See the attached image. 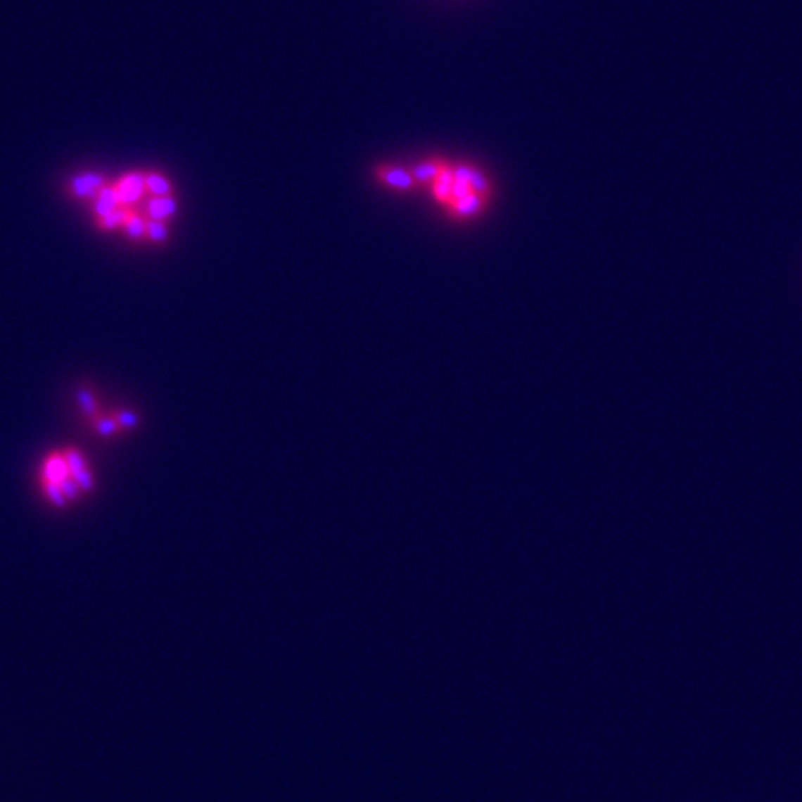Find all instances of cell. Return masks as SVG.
<instances>
[{
	"instance_id": "1",
	"label": "cell",
	"mask_w": 802,
	"mask_h": 802,
	"mask_svg": "<svg viewBox=\"0 0 802 802\" xmlns=\"http://www.w3.org/2000/svg\"><path fill=\"white\" fill-rule=\"evenodd\" d=\"M115 191H117L119 203L121 206H132L134 203H138L141 197L147 193L145 188V175L141 171H130L127 175H123L117 182H113Z\"/></svg>"
},
{
	"instance_id": "2",
	"label": "cell",
	"mask_w": 802,
	"mask_h": 802,
	"mask_svg": "<svg viewBox=\"0 0 802 802\" xmlns=\"http://www.w3.org/2000/svg\"><path fill=\"white\" fill-rule=\"evenodd\" d=\"M106 186V179L101 173H93V171H86L80 175H75L69 184H67V191L71 193L75 199H95L98 191L103 190Z\"/></svg>"
},
{
	"instance_id": "3",
	"label": "cell",
	"mask_w": 802,
	"mask_h": 802,
	"mask_svg": "<svg viewBox=\"0 0 802 802\" xmlns=\"http://www.w3.org/2000/svg\"><path fill=\"white\" fill-rule=\"evenodd\" d=\"M69 476L71 473H69L63 453H52V455H49V459L45 461V466H43V479H45V483L60 485V481L69 478Z\"/></svg>"
},
{
	"instance_id": "4",
	"label": "cell",
	"mask_w": 802,
	"mask_h": 802,
	"mask_svg": "<svg viewBox=\"0 0 802 802\" xmlns=\"http://www.w3.org/2000/svg\"><path fill=\"white\" fill-rule=\"evenodd\" d=\"M177 212V200L173 196L165 197H151L147 200V214L149 219L155 222H165L167 217H171Z\"/></svg>"
},
{
	"instance_id": "5",
	"label": "cell",
	"mask_w": 802,
	"mask_h": 802,
	"mask_svg": "<svg viewBox=\"0 0 802 802\" xmlns=\"http://www.w3.org/2000/svg\"><path fill=\"white\" fill-rule=\"evenodd\" d=\"M95 216L97 217H103L106 216V214H110V212L117 210L119 206H121V203H119V197H117V191H115V186L113 184H106L103 188V190L98 191L97 196H95Z\"/></svg>"
},
{
	"instance_id": "6",
	"label": "cell",
	"mask_w": 802,
	"mask_h": 802,
	"mask_svg": "<svg viewBox=\"0 0 802 802\" xmlns=\"http://www.w3.org/2000/svg\"><path fill=\"white\" fill-rule=\"evenodd\" d=\"M144 175L145 188H147V193H151V197L173 196V184H171V180L167 177L162 175V173H156V171H147Z\"/></svg>"
},
{
	"instance_id": "7",
	"label": "cell",
	"mask_w": 802,
	"mask_h": 802,
	"mask_svg": "<svg viewBox=\"0 0 802 802\" xmlns=\"http://www.w3.org/2000/svg\"><path fill=\"white\" fill-rule=\"evenodd\" d=\"M377 173H379V179L383 180V182H386L388 186H394V188H401V190H409V188H412V186L416 184L414 175H409V173H405V171L401 170L381 167Z\"/></svg>"
},
{
	"instance_id": "8",
	"label": "cell",
	"mask_w": 802,
	"mask_h": 802,
	"mask_svg": "<svg viewBox=\"0 0 802 802\" xmlns=\"http://www.w3.org/2000/svg\"><path fill=\"white\" fill-rule=\"evenodd\" d=\"M130 214H132V212H130L127 206H119L117 210L110 212V214H106V216L103 217H97V223L101 229H104V231H113V229H117V227H125V223H127Z\"/></svg>"
},
{
	"instance_id": "9",
	"label": "cell",
	"mask_w": 802,
	"mask_h": 802,
	"mask_svg": "<svg viewBox=\"0 0 802 802\" xmlns=\"http://www.w3.org/2000/svg\"><path fill=\"white\" fill-rule=\"evenodd\" d=\"M125 229H127L130 238L139 240V238H144L145 234H147V219H144V217L132 212L129 216V219H127V223H125Z\"/></svg>"
},
{
	"instance_id": "10",
	"label": "cell",
	"mask_w": 802,
	"mask_h": 802,
	"mask_svg": "<svg viewBox=\"0 0 802 802\" xmlns=\"http://www.w3.org/2000/svg\"><path fill=\"white\" fill-rule=\"evenodd\" d=\"M145 236L153 240V242H165L167 240V227H165L164 222L147 219V234Z\"/></svg>"
},
{
	"instance_id": "11",
	"label": "cell",
	"mask_w": 802,
	"mask_h": 802,
	"mask_svg": "<svg viewBox=\"0 0 802 802\" xmlns=\"http://www.w3.org/2000/svg\"><path fill=\"white\" fill-rule=\"evenodd\" d=\"M63 457H65L67 468H69V473H71V476L72 473L86 470V461H84V457L80 455V452H77V450H65V452H63Z\"/></svg>"
},
{
	"instance_id": "12",
	"label": "cell",
	"mask_w": 802,
	"mask_h": 802,
	"mask_svg": "<svg viewBox=\"0 0 802 802\" xmlns=\"http://www.w3.org/2000/svg\"><path fill=\"white\" fill-rule=\"evenodd\" d=\"M45 492H46V496H49V499H51L54 505H60V507H63V505H65V496H63L62 489H60V485L45 483Z\"/></svg>"
},
{
	"instance_id": "13",
	"label": "cell",
	"mask_w": 802,
	"mask_h": 802,
	"mask_svg": "<svg viewBox=\"0 0 802 802\" xmlns=\"http://www.w3.org/2000/svg\"><path fill=\"white\" fill-rule=\"evenodd\" d=\"M60 489H62L65 499H72V498H77L78 496V489H80V487H78L77 481H75V479L69 476V478H65V479H62V481H60Z\"/></svg>"
},
{
	"instance_id": "14",
	"label": "cell",
	"mask_w": 802,
	"mask_h": 802,
	"mask_svg": "<svg viewBox=\"0 0 802 802\" xmlns=\"http://www.w3.org/2000/svg\"><path fill=\"white\" fill-rule=\"evenodd\" d=\"M78 401H80V407H82L86 414H89V416L95 414V400H93V396L88 390L78 392Z\"/></svg>"
},
{
	"instance_id": "15",
	"label": "cell",
	"mask_w": 802,
	"mask_h": 802,
	"mask_svg": "<svg viewBox=\"0 0 802 802\" xmlns=\"http://www.w3.org/2000/svg\"><path fill=\"white\" fill-rule=\"evenodd\" d=\"M71 478L75 479V481H77V485H78V487H80V489H82V490H89V489H91V487H93L91 473L88 472V468H86V470H82V472L72 473Z\"/></svg>"
},
{
	"instance_id": "16",
	"label": "cell",
	"mask_w": 802,
	"mask_h": 802,
	"mask_svg": "<svg viewBox=\"0 0 802 802\" xmlns=\"http://www.w3.org/2000/svg\"><path fill=\"white\" fill-rule=\"evenodd\" d=\"M97 429L101 435H112V433L117 431V422H115V418H101V420H97Z\"/></svg>"
},
{
	"instance_id": "17",
	"label": "cell",
	"mask_w": 802,
	"mask_h": 802,
	"mask_svg": "<svg viewBox=\"0 0 802 802\" xmlns=\"http://www.w3.org/2000/svg\"><path fill=\"white\" fill-rule=\"evenodd\" d=\"M115 422L119 427H132L138 422V416L132 412H119V414H115Z\"/></svg>"
}]
</instances>
